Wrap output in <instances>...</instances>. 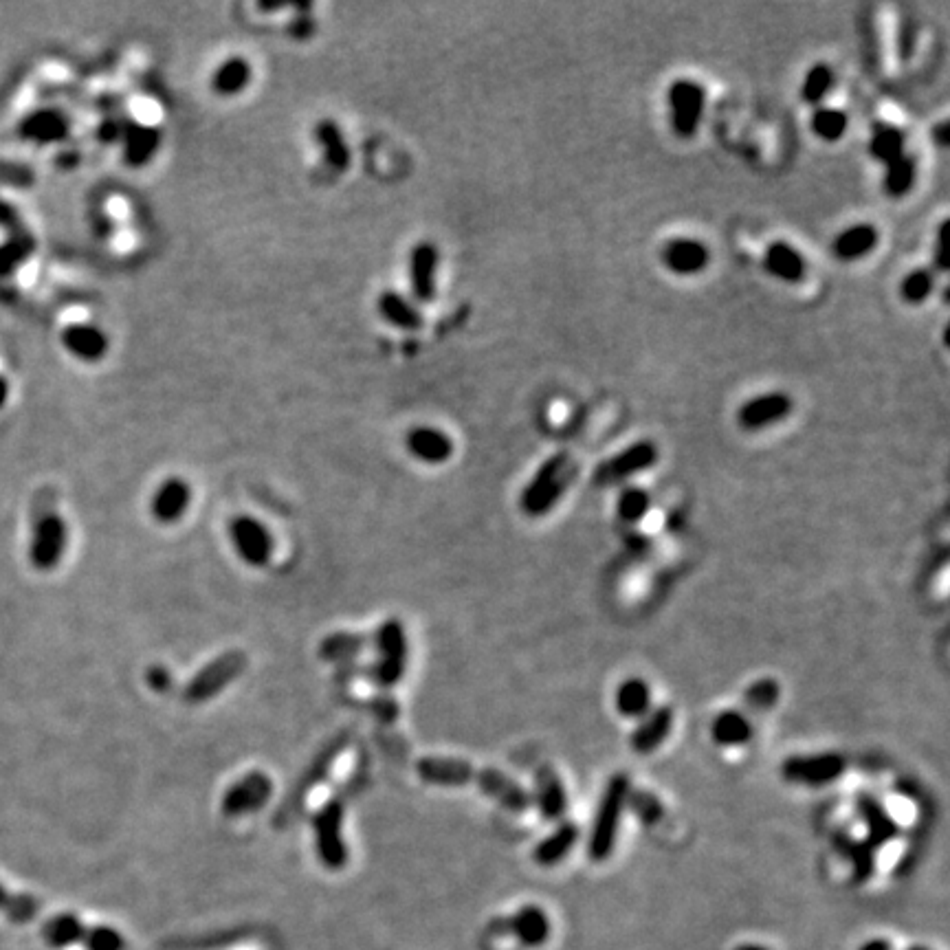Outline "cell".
I'll return each mask as SVG.
<instances>
[{"mask_svg":"<svg viewBox=\"0 0 950 950\" xmlns=\"http://www.w3.org/2000/svg\"><path fill=\"white\" fill-rule=\"evenodd\" d=\"M933 291H935V275L929 269H913L911 273L904 275V280L900 284L902 300L911 306L924 304Z\"/></svg>","mask_w":950,"mask_h":950,"instance_id":"obj_42","label":"cell"},{"mask_svg":"<svg viewBox=\"0 0 950 950\" xmlns=\"http://www.w3.org/2000/svg\"><path fill=\"white\" fill-rule=\"evenodd\" d=\"M405 443L410 454L416 460L425 462V465H443V462L454 456V440L438 427H414L412 432L407 434Z\"/></svg>","mask_w":950,"mask_h":950,"instance_id":"obj_18","label":"cell"},{"mask_svg":"<svg viewBox=\"0 0 950 950\" xmlns=\"http://www.w3.org/2000/svg\"><path fill=\"white\" fill-rule=\"evenodd\" d=\"M86 950H124L126 942L115 929L110 926H88L82 940Z\"/></svg>","mask_w":950,"mask_h":950,"instance_id":"obj_46","label":"cell"},{"mask_svg":"<svg viewBox=\"0 0 950 950\" xmlns=\"http://www.w3.org/2000/svg\"><path fill=\"white\" fill-rule=\"evenodd\" d=\"M231 539L240 559L253 568H264L273 555V537L267 526L249 515H240L229 524Z\"/></svg>","mask_w":950,"mask_h":950,"instance_id":"obj_13","label":"cell"},{"mask_svg":"<svg viewBox=\"0 0 950 950\" xmlns=\"http://www.w3.org/2000/svg\"><path fill=\"white\" fill-rule=\"evenodd\" d=\"M121 148H124V161L130 168H143L148 165L154 154L161 148V130L146 124L130 121L121 128Z\"/></svg>","mask_w":950,"mask_h":950,"instance_id":"obj_19","label":"cell"},{"mask_svg":"<svg viewBox=\"0 0 950 950\" xmlns=\"http://www.w3.org/2000/svg\"><path fill=\"white\" fill-rule=\"evenodd\" d=\"M651 706V691L649 684L640 678L625 680L616 691V711L623 717H645Z\"/></svg>","mask_w":950,"mask_h":950,"instance_id":"obj_33","label":"cell"},{"mask_svg":"<svg viewBox=\"0 0 950 950\" xmlns=\"http://www.w3.org/2000/svg\"><path fill=\"white\" fill-rule=\"evenodd\" d=\"M40 902L29 893H14L0 885V913H5L11 922L27 924L36 920Z\"/></svg>","mask_w":950,"mask_h":950,"instance_id":"obj_40","label":"cell"},{"mask_svg":"<svg viewBox=\"0 0 950 950\" xmlns=\"http://www.w3.org/2000/svg\"><path fill=\"white\" fill-rule=\"evenodd\" d=\"M629 788H632V783H629L627 775H614L607 781L599 808H596L588 845V854L594 863H603V860L610 858V854L614 852L618 825H621L623 812L627 808Z\"/></svg>","mask_w":950,"mask_h":950,"instance_id":"obj_3","label":"cell"},{"mask_svg":"<svg viewBox=\"0 0 950 950\" xmlns=\"http://www.w3.org/2000/svg\"><path fill=\"white\" fill-rule=\"evenodd\" d=\"M535 801L539 814L544 816L546 821H557L563 816L568 808V797H566V788L559 779V775L550 766H544L537 770L535 775Z\"/></svg>","mask_w":950,"mask_h":950,"instance_id":"obj_26","label":"cell"},{"mask_svg":"<svg viewBox=\"0 0 950 950\" xmlns=\"http://www.w3.org/2000/svg\"><path fill=\"white\" fill-rule=\"evenodd\" d=\"M146 680H148L150 687L154 691H159V693H168L172 689V684H174L170 671L165 667H150Z\"/></svg>","mask_w":950,"mask_h":950,"instance_id":"obj_48","label":"cell"},{"mask_svg":"<svg viewBox=\"0 0 950 950\" xmlns=\"http://www.w3.org/2000/svg\"><path fill=\"white\" fill-rule=\"evenodd\" d=\"M810 128L819 139H823L827 143H834L847 132L849 119H847V115L843 113V110L821 106V108L814 110Z\"/></svg>","mask_w":950,"mask_h":950,"instance_id":"obj_41","label":"cell"},{"mask_svg":"<svg viewBox=\"0 0 950 950\" xmlns=\"http://www.w3.org/2000/svg\"><path fill=\"white\" fill-rule=\"evenodd\" d=\"M440 253L434 242L421 240L410 253V284L416 302L429 304L436 297V275H438Z\"/></svg>","mask_w":950,"mask_h":950,"instance_id":"obj_16","label":"cell"},{"mask_svg":"<svg viewBox=\"0 0 950 950\" xmlns=\"http://www.w3.org/2000/svg\"><path fill=\"white\" fill-rule=\"evenodd\" d=\"M909 950H929V948H924V946H911Z\"/></svg>","mask_w":950,"mask_h":950,"instance_id":"obj_53","label":"cell"},{"mask_svg":"<svg viewBox=\"0 0 950 950\" xmlns=\"http://www.w3.org/2000/svg\"><path fill=\"white\" fill-rule=\"evenodd\" d=\"M350 739H352V733H350V731H341L339 735H335L333 739H330L328 744L322 746V750H319V753L315 755V759H313L311 764H308V768L304 770V775H302L300 779H297V783L291 788V792L286 794V799L282 801L280 810H278V814H275V819H273L275 825H278V827L289 825V823L295 819V816L302 812L304 803H306V799H308V794H311V790H313L315 786H319V783L326 781L330 768H333L337 757L348 748Z\"/></svg>","mask_w":950,"mask_h":950,"instance_id":"obj_5","label":"cell"},{"mask_svg":"<svg viewBox=\"0 0 950 950\" xmlns=\"http://www.w3.org/2000/svg\"><path fill=\"white\" fill-rule=\"evenodd\" d=\"M673 728V709L671 706H658V709L649 711L643 722H640L632 737H629V746H632L634 753L638 755H649L658 750L662 744L667 742V737L671 735Z\"/></svg>","mask_w":950,"mask_h":950,"instance_id":"obj_20","label":"cell"},{"mask_svg":"<svg viewBox=\"0 0 950 950\" xmlns=\"http://www.w3.org/2000/svg\"><path fill=\"white\" fill-rule=\"evenodd\" d=\"M368 711L377 717L379 722L390 724L399 717V704H396V700L390 698V695H379V698L368 702Z\"/></svg>","mask_w":950,"mask_h":950,"instance_id":"obj_47","label":"cell"},{"mask_svg":"<svg viewBox=\"0 0 950 950\" xmlns=\"http://www.w3.org/2000/svg\"><path fill=\"white\" fill-rule=\"evenodd\" d=\"M190 502H192L190 484L181 478H168L159 486L157 493L152 495L150 511L157 522L174 524L185 515Z\"/></svg>","mask_w":950,"mask_h":950,"instance_id":"obj_21","label":"cell"},{"mask_svg":"<svg viewBox=\"0 0 950 950\" xmlns=\"http://www.w3.org/2000/svg\"><path fill=\"white\" fill-rule=\"evenodd\" d=\"M667 102L671 110V128L680 139H691L700 128L706 91L695 80H676L669 86Z\"/></svg>","mask_w":950,"mask_h":950,"instance_id":"obj_9","label":"cell"},{"mask_svg":"<svg viewBox=\"0 0 950 950\" xmlns=\"http://www.w3.org/2000/svg\"><path fill=\"white\" fill-rule=\"evenodd\" d=\"M88 926L73 913H60L42 926V937L51 948H66L82 944Z\"/></svg>","mask_w":950,"mask_h":950,"instance_id":"obj_31","label":"cell"},{"mask_svg":"<svg viewBox=\"0 0 950 950\" xmlns=\"http://www.w3.org/2000/svg\"><path fill=\"white\" fill-rule=\"evenodd\" d=\"M856 812L858 819L865 823L867 827V838L865 841L874 847L880 849L887 843H891L893 838L898 836L900 827L898 823L891 819V814L882 808V803L878 799L871 797L867 792H860L856 797Z\"/></svg>","mask_w":950,"mask_h":950,"instance_id":"obj_17","label":"cell"},{"mask_svg":"<svg viewBox=\"0 0 950 950\" xmlns=\"http://www.w3.org/2000/svg\"><path fill=\"white\" fill-rule=\"evenodd\" d=\"M711 735L720 746H744L753 737V726L739 711H724L715 717Z\"/></svg>","mask_w":950,"mask_h":950,"instance_id":"obj_32","label":"cell"},{"mask_svg":"<svg viewBox=\"0 0 950 950\" xmlns=\"http://www.w3.org/2000/svg\"><path fill=\"white\" fill-rule=\"evenodd\" d=\"M372 643L377 645L379 658L372 667H357L350 669L344 667L339 676L341 678H368L379 687H394L396 682L403 678L405 667H407V638H405V629L403 625L392 618V621H385L377 636L372 638Z\"/></svg>","mask_w":950,"mask_h":950,"instance_id":"obj_2","label":"cell"},{"mask_svg":"<svg viewBox=\"0 0 950 950\" xmlns=\"http://www.w3.org/2000/svg\"><path fill=\"white\" fill-rule=\"evenodd\" d=\"M416 772L429 786H469V783H475L486 797L495 799L515 814H524L533 805L528 790L519 786L515 779L506 777L502 770L475 768L462 759L425 757L416 764Z\"/></svg>","mask_w":950,"mask_h":950,"instance_id":"obj_1","label":"cell"},{"mask_svg":"<svg viewBox=\"0 0 950 950\" xmlns=\"http://www.w3.org/2000/svg\"><path fill=\"white\" fill-rule=\"evenodd\" d=\"M62 344L69 350V355L86 363L104 359L108 352V337L104 335V330H99L93 324H73L64 328Z\"/></svg>","mask_w":950,"mask_h":950,"instance_id":"obj_23","label":"cell"},{"mask_svg":"<svg viewBox=\"0 0 950 950\" xmlns=\"http://www.w3.org/2000/svg\"><path fill=\"white\" fill-rule=\"evenodd\" d=\"M317 854L324 867L339 871L348 863V849L344 841V801L330 799L313 819Z\"/></svg>","mask_w":950,"mask_h":950,"instance_id":"obj_7","label":"cell"},{"mask_svg":"<svg viewBox=\"0 0 950 950\" xmlns=\"http://www.w3.org/2000/svg\"><path fill=\"white\" fill-rule=\"evenodd\" d=\"M253 80V66L242 55H231L223 60L212 75V91L218 97H238L245 93Z\"/></svg>","mask_w":950,"mask_h":950,"instance_id":"obj_28","label":"cell"},{"mask_svg":"<svg viewBox=\"0 0 950 950\" xmlns=\"http://www.w3.org/2000/svg\"><path fill=\"white\" fill-rule=\"evenodd\" d=\"M577 841H579V827L577 825H574V823L559 825L555 832H552L550 836H546L544 841H539V845L535 847V852H533L535 863L541 865V867L559 865L561 860L572 852L574 845H577Z\"/></svg>","mask_w":950,"mask_h":950,"instance_id":"obj_30","label":"cell"},{"mask_svg":"<svg viewBox=\"0 0 950 950\" xmlns=\"http://www.w3.org/2000/svg\"><path fill=\"white\" fill-rule=\"evenodd\" d=\"M935 264L937 269L946 271L948 269V247H946V223L940 227V234H937V247H935Z\"/></svg>","mask_w":950,"mask_h":950,"instance_id":"obj_49","label":"cell"},{"mask_svg":"<svg viewBox=\"0 0 950 950\" xmlns=\"http://www.w3.org/2000/svg\"><path fill=\"white\" fill-rule=\"evenodd\" d=\"M904 143H907V137H904V132L898 126L876 124L874 132H871L869 152L878 163L889 165L902 157Z\"/></svg>","mask_w":950,"mask_h":950,"instance_id":"obj_34","label":"cell"},{"mask_svg":"<svg viewBox=\"0 0 950 950\" xmlns=\"http://www.w3.org/2000/svg\"><path fill=\"white\" fill-rule=\"evenodd\" d=\"M880 234L871 223H856L852 227L843 229L841 234L834 238V256L843 262H856L860 258H867L871 251L878 247Z\"/></svg>","mask_w":950,"mask_h":950,"instance_id":"obj_27","label":"cell"},{"mask_svg":"<svg viewBox=\"0 0 950 950\" xmlns=\"http://www.w3.org/2000/svg\"><path fill=\"white\" fill-rule=\"evenodd\" d=\"M660 260L673 275L689 278V275H698L709 267L711 251L704 242L695 238H673L662 247Z\"/></svg>","mask_w":950,"mask_h":950,"instance_id":"obj_15","label":"cell"},{"mask_svg":"<svg viewBox=\"0 0 950 950\" xmlns=\"http://www.w3.org/2000/svg\"><path fill=\"white\" fill-rule=\"evenodd\" d=\"M377 311L383 322L399 330H418L423 326V315L416 304L396 291H383L379 295Z\"/></svg>","mask_w":950,"mask_h":950,"instance_id":"obj_29","label":"cell"},{"mask_svg":"<svg viewBox=\"0 0 950 950\" xmlns=\"http://www.w3.org/2000/svg\"><path fill=\"white\" fill-rule=\"evenodd\" d=\"M779 682L772 678H764L750 684L744 693V706L750 713H766L770 709H775V704L779 702Z\"/></svg>","mask_w":950,"mask_h":950,"instance_id":"obj_43","label":"cell"},{"mask_svg":"<svg viewBox=\"0 0 950 950\" xmlns=\"http://www.w3.org/2000/svg\"><path fill=\"white\" fill-rule=\"evenodd\" d=\"M836 847L841 849L843 856H847L849 863H852L856 882H867L871 876H874L876 849L867 841H856V838L845 834L836 838Z\"/></svg>","mask_w":950,"mask_h":950,"instance_id":"obj_36","label":"cell"},{"mask_svg":"<svg viewBox=\"0 0 950 950\" xmlns=\"http://www.w3.org/2000/svg\"><path fill=\"white\" fill-rule=\"evenodd\" d=\"M832 86H834L832 66L825 64V62L814 64L812 69L805 73V77H803V84H801L803 102L810 104V106H819L823 99L827 97V93L832 91Z\"/></svg>","mask_w":950,"mask_h":950,"instance_id":"obj_39","label":"cell"},{"mask_svg":"<svg viewBox=\"0 0 950 950\" xmlns=\"http://www.w3.org/2000/svg\"><path fill=\"white\" fill-rule=\"evenodd\" d=\"M313 137L319 148H322L324 154V163L328 165L330 172L341 174L350 168L352 163V152L346 141L344 130L339 128L335 119H322L317 121L313 128Z\"/></svg>","mask_w":950,"mask_h":950,"instance_id":"obj_22","label":"cell"},{"mask_svg":"<svg viewBox=\"0 0 950 950\" xmlns=\"http://www.w3.org/2000/svg\"><path fill=\"white\" fill-rule=\"evenodd\" d=\"M792 412V399L786 392H766L748 399L737 412V423L746 432H761L781 423Z\"/></svg>","mask_w":950,"mask_h":950,"instance_id":"obj_14","label":"cell"},{"mask_svg":"<svg viewBox=\"0 0 950 950\" xmlns=\"http://www.w3.org/2000/svg\"><path fill=\"white\" fill-rule=\"evenodd\" d=\"M658 462V449L654 443L640 440L636 445H629L627 449L618 451L616 456L607 458L603 465L596 467L594 482L601 486H612L623 482L632 475L651 469Z\"/></svg>","mask_w":950,"mask_h":950,"instance_id":"obj_12","label":"cell"},{"mask_svg":"<svg viewBox=\"0 0 950 950\" xmlns=\"http://www.w3.org/2000/svg\"><path fill=\"white\" fill-rule=\"evenodd\" d=\"M885 168V183H882L885 185V192L891 198L907 196L915 183V176H918V161H915V157L904 152L900 159L885 165Z\"/></svg>","mask_w":950,"mask_h":950,"instance_id":"obj_38","label":"cell"},{"mask_svg":"<svg viewBox=\"0 0 950 950\" xmlns=\"http://www.w3.org/2000/svg\"><path fill=\"white\" fill-rule=\"evenodd\" d=\"M649 508H651V497L645 489H640V486H629V489H625L621 495H618L616 511L627 524L640 522V519L649 513Z\"/></svg>","mask_w":950,"mask_h":950,"instance_id":"obj_44","label":"cell"},{"mask_svg":"<svg viewBox=\"0 0 950 950\" xmlns=\"http://www.w3.org/2000/svg\"><path fill=\"white\" fill-rule=\"evenodd\" d=\"M572 475L574 467L566 454H555L548 458L544 465L537 469L533 480L524 486L522 497H519L522 511L528 517H544L546 513H550L552 506L566 493L572 482Z\"/></svg>","mask_w":950,"mask_h":950,"instance_id":"obj_4","label":"cell"},{"mask_svg":"<svg viewBox=\"0 0 950 950\" xmlns=\"http://www.w3.org/2000/svg\"><path fill=\"white\" fill-rule=\"evenodd\" d=\"M764 267L772 278H777L786 284L801 282L805 278V271H808L801 251L794 249L786 240L770 242L764 256Z\"/></svg>","mask_w":950,"mask_h":950,"instance_id":"obj_25","label":"cell"},{"mask_svg":"<svg viewBox=\"0 0 950 950\" xmlns=\"http://www.w3.org/2000/svg\"><path fill=\"white\" fill-rule=\"evenodd\" d=\"M627 805L634 810V814L645 825H656L662 819V814H665V808H662L660 799L656 797V794H651L649 790L629 788Z\"/></svg>","mask_w":950,"mask_h":950,"instance_id":"obj_45","label":"cell"},{"mask_svg":"<svg viewBox=\"0 0 950 950\" xmlns=\"http://www.w3.org/2000/svg\"><path fill=\"white\" fill-rule=\"evenodd\" d=\"M506 931L511 933L522 946L537 948L548 942L550 920L544 911L535 907V904H528V907L519 909L513 918L506 920Z\"/></svg>","mask_w":950,"mask_h":950,"instance_id":"obj_24","label":"cell"},{"mask_svg":"<svg viewBox=\"0 0 950 950\" xmlns=\"http://www.w3.org/2000/svg\"><path fill=\"white\" fill-rule=\"evenodd\" d=\"M847 761L838 753H819V755H794L783 761L781 775L794 786L821 788L843 777Z\"/></svg>","mask_w":950,"mask_h":950,"instance_id":"obj_8","label":"cell"},{"mask_svg":"<svg viewBox=\"0 0 950 950\" xmlns=\"http://www.w3.org/2000/svg\"><path fill=\"white\" fill-rule=\"evenodd\" d=\"M946 130H948V124H946V121H942V124H937V128H935L937 143H940V146H946V143H948V135H946Z\"/></svg>","mask_w":950,"mask_h":950,"instance_id":"obj_51","label":"cell"},{"mask_svg":"<svg viewBox=\"0 0 950 950\" xmlns=\"http://www.w3.org/2000/svg\"><path fill=\"white\" fill-rule=\"evenodd\" d=\"M249 665L247 656L242 651H225L218 658L196 673V676L187 682V687L183 691V700L190 704H203L207 700L216 698V695L229 687L231 682L238 680L242 673H245Z\"/></svg>","mask_w":950,"mask_h":950,"instance_id":"obj_6","label":"cell"},{"mask_svg":"<svg viewBox=\"0 0 950 950\" xmlns=\"http://www.w3.org/2000/svg\"><path fill=\"white\" fill-rule=\"evenodd\" d=\"M370 643H372V638L366 634H348V632L330 634L322 640V645H319V656L328 662H346V660L357 658Z\"/></svg>","mask_w":950,"mask_h":950,"instance_id":"obj_35","label":"cell"},{"mask_svg":"<svg viewBox=\"0 0 950 950\" xmlns=\"http://www.w3.org/2000/svg\"><path fill=\"white\" fill-rule=\"evenodd\" d=\"M860 950H893L887 940H869L867 944L860 946Z\"/></svg>","mask_w":950,"mask_h":950,"instance_id":"obj_50","label":"cell"},{"mask_svg":"<svg viewBox=\"0 0 950 950\" xmlns=\"http://www.w3.org/2000/svg\"><path fill=\"white\" fill-rule=\"evenodd\" d=\"M273 794V781L269 775H264L260 770H253L249 775L238 779L234 786H229L227 792L223 794V803H220V810L227 816V819H240L245 814L258 812L260 808L269 803Z\"/></svg>","mask_w":950,"mask_h":950,"instance_id":"obj_11","label":"cell"},{"mask_svg":"<svg viewBox=\"0 0 950 950\" xmlns=\"http://www.w3.org/2000/svg\"><path fill=\"white\" fill-rule=\"evenodd\" d=\"M66 550V524L58 513H44L33 524L29 559L36 570H53Z\"/></svg>","mask_w":950,"mask_h":950,"instance_id":"obj_10","label":"cell"},{"mask_svg":"<svg viewBox=\"0 0 950 950\" xmlns=\"http://www.w3.org/2000/svg\"><path fill=\"white\" fill-rule=\"evenodd\" d=\"M25 135L33 141L40 143H51L64 139L66 132H69V121L58 110H40V113L31 115L25 121Z\"/></svg>","mask_w":950,"mask_h":950,"instance_id":"obj_37","label":"cell"},{"mask_svg":"<svg viewBox=\"0 0 950 950\" xmlns=\"http://www.w3.org/2000/svg\"><path fill=\"white\" fill-rule=\"evenodd\" d=\"M735 950H768V948L759 946V944H742V946H737Z\"/></svg>","mask_w":950,"mask_h":950,"instance_id":"obj_52","label":"cell"}]
</instances>
